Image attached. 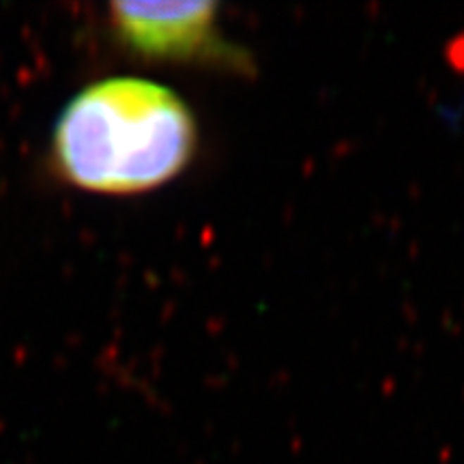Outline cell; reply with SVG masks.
Wrapping results in <instances>:
<instances>
[{
    "mask_svg": "<svg viewBox=\"0 0 464 464\" xmlns=\"http://www.w3.org/2000/svg\"><path fill=\"white\" fill-rule=\"evenodd\" d=\"M196 140L177 93L142 77H110L77 93L58 116L54 161L75 187L138 194L175 179Z\"/></svg>",
    "mask_w": 464,
    "mask_h": 464,
    "instance_id": "cell-1",
    "label": "cell"
},
{
    "mask_svg": "<svg viewBox=\"0 0 464 464\" xmlns=\"http://www.w3.org/2000/svg\"><path fill=\"white\" fill-rule=\"evenodd\" d=\"M112 26L130 50L157 61L239 58L218 37L215 3H114Z\"/></svg>",
    "mask_w": 464,
    "mask_h": 464,
    "instance_id": "cell-2",
    "label": "cell"
}]
</instances>
